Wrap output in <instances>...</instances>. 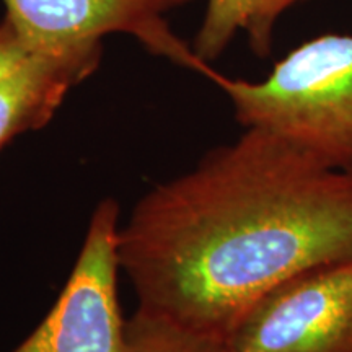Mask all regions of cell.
<instances>
[{"instance_id": "1", "label": "cell", "mask_w": 352, "mask_h": 352, "mask_svg": "<svg viewBox=\"0 0 352 352\" xmlns=\"http://www.w3.org/2000/svg\"><path fill=\"white\" fill-rule=\"evenodd\" d=\"M118 258L138 310L227 338L276 285L352 258V173L248 127L142 196Z\"/></svg>"}, {"instance_id": "2", "label": "cell", "mask_w": 352, "mask_h": 352, "mask_svg": "<svg viewBox=\"0 0 352 352\" xmlns=\"http://www.w3.org/2000/svg\"><path fill=\"white\" fill-rule=\"evenodd\" d=\"M208 78L227 95L245 129L274 132L324 165L352 173V34L308 39L261 82L215 69Z\"/></svg>"}, {"instance_id": "3", "label": "cell", "mask_w": 352, "mask_h": 352, "mask_svg": "<svg viewBox=\"0 0 352 352\" xmlns=\"http://www.w3.org/2000/svg\"><path fill=\"white\" fill-rule=\"evenodd\" d=\"M226 341L230 352H352V258L276 285Z\"/></svg>"}, {"instance_id": "4", "label": "cell", "mask_w": 352, "mask_h": 352, "mask_svg": "<svg viewBox=\"0 0 352 352\" xmlns=\"http://www.w3.org/2000/svg\"><path fill=\"white\" fill-rule=\"evenodd\" d=\"M118 236L116 201H101L50 315L12 352H127L118 300Z\"/></svg>"}, {"instance_id": "5", "label": "cell", "mask_w": 352, "mask_h": 352, "mask_svg": "<svg viewBox=\"0 0 352 352\" xmlns=\"http://www.w3.org/2000/svg\"><path fill=\"white\" fill-rule=\"evenodd\" d=\"M10 20L34 50L77 41H103L127 34L145 51L208 77L201 60L166 20L168 13L195 0H2Z\"/></svg>"}, {"instance_id": "6", "label": "cell", "mask_w": 352, "mask_h": 352, "mask_svg": "<svg viewBox=\"0 0 352 352\" xmlns=\"http://www.w3.org/2000/svg\"><path fill=\"white\" fill-rule=\"evenodd\" d=\"M103 41L38 50L0 83V148L16 135L50 124L65 96L100 67Z\"/></svg>"}, {"instance_id": "7", "label": "cell", "mask_w": 352, "mask_h": 352, "mask_svg": "<svg viewBox=\"0 0 352 352\" xmlns=\"http://www.w3.org/2000/svg\"><path fill=\"white\" fill-rule=\"evenodd\" d=\"M300 2L307 0H208L192 51L210 64L223 54L236 33L245 32L252 51L264 59L272 52L277 20Z\"/></svg>"}, {"instance_id": "8", "label": "cell", "mask_w": 352, "mask_h": 352, "mask_svg": "<svg viewBox=\"0 0 352 352\" xmlns=\"http://www.w3.org/2000/svg\"><path fill=\"white\" fill-rule=\"evenodd\" d=\"M127 352H230L226 338L135 310L126 321Z\"/></svg>"}, {"instance_id": "9", "label": "cell", "mask_w": 352, "mask_h": 352, "mask_svg": "<svg viewBox=\"0 0 352 352\" xmlns=\"http://www.w3.org/2000/svg\"><path fill=\"white\" fill-rule=\"evenodd\" d=\"M34 51L38 50H34L20 30L3 16L0 21V83L15 72Z\"/></svg>"}]
</instances>
